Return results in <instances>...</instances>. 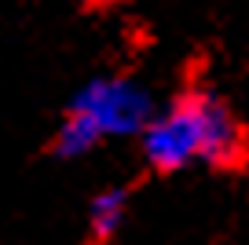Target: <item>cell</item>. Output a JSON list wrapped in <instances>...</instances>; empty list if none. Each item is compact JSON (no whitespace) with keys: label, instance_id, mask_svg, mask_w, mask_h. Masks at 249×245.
<instances>
[{"label":"cell","instance_id":"2","mask_svg":"<svg viewBox=\"0 0 249 245\" xmlns=\"http://www.w3.org/2000/svg\"><path fill=\"white\" fill-rule=\"evenodd\" d=\"M154 114L158 110L147 85L124 73H103L73 92L52 146L59 158H85L103 139H140Z\"/></svg>","mask_w":249,"mask_h":245},{"label":"cell","instance_id":"3","mask_svg":"<svg viewBox=\"0 0 249 245\" xmlns=\"http://www.w3.org/2000/svg\"><path fill=\"white\" fill-rule=\"evenodd\" d=\"M124 220H128V191H124V187H103V191L88 201V230H92V238H99V242L114 238L117 230L124 227Z\"/></svg>","mask_w":249,"mask_h":245},{"label":"cell","instance_id":"4","mask_svg":"<svg viewBox=\"0 0 249 245\" xmlns=\"http://www.w3.org/2000/svg\"><path fill=\"white\" fill-rule=\"evenodd\" d=\"M92 4H110V0H92Z\"/></svg>","mask_w":249,"mask_h":245},{"label":"cell","instance_id":"1","mask_svg":"<svg viewBox=\"0 0 249 245\" xmlns=\"http://www.w3.org/2000/svg\"><path fill=\"white\" fill-rule=\"evenodd\" d=\"M246 128L220 95L191 88L158 110L140 136L143 161L158 172H179L191 165L231 169L246 161Z\"/></svg>","mask_w":249,"mask_h":245}]
</instances>
